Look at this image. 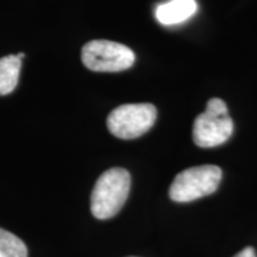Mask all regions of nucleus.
<instances>
[{
  "mask_svg": "<svg viewBox=\"0 0 257 257\" xmlns=\"http://www.w3.org/2000/svg\"><path fill=\"white\" fill-rule=\"evenodd\" d=\"M197 12L196 0H169L156 6L155 16L163 26L180 25L193 18Z\"/></svg>",
  "mask_w": 257,
  "mask_h": 257,
  "instance_id": "423d86ee",
  "label": "nucleus"
},
{
  "mask_svg": "<svg viewBox=\"0 0 257 257\" xmlns=\"http://www.w3.org/2000/svg\"><path fill=\"white\" fill-rule=\"evenodd\" d=\"M22 59L18 55L0 59V96H6L18 87Z\"/></svg>",
  "mask_w": 257,
  "mask_h": 257,
  "instance_id": "0eeeda50",
  "label": "nucleus"
},
{
  "mask_svg": "<svg viewBox=\"0 0 257 257\" xmlns=\"http://www.w3.org/2000/svg\"><path fill=\"white\" fill-rule=\"evenodd\" d=\"M221 176L223 173L219 166L203 165L186 169L175 177L169 189V196L177 203L202 199L217 190Z\"/></svg>",
  "mask_w": 257,
  "mask_h": 257,
  "instance_id": "7ed1b4c3",
  "label": "nucleus"
},
{
  "mask_svg": "<svg viewBox=\"0 0 257 257\" xmlns=\"http://www.w3.org/2000/svg\"><path fill=\"white\" fill-rule=\"evenodd\" d=\"M130 184L132 179L126 169L113 167L106 170L97 179L90 196L93 216L99 220L114 217L127 200Z\"/></svg>",
  "mask_w": 257,
  "mask_h": 257,
  "instance_id": "f257e3e1",
  "label": "nucleus"
},
{
  "mask_svg": "<svg viewBox=\"0 0 257 257\" xmlns=\"http://www.w3.org/2000/svg\"><path fill=\"white\" fill-rule=\"evenodd\" d=\"M0 257H28V247L18 236L0 229Z\"/></svg>",
  "mask_w": 257,
  "mask_h": 257,
  "instance_id": "6e6552de",
  "label": "nucleus"
},
{
  "mask_svg": "<svg viewBox=\"0 0 257 257\" xmlns=\"http://www.w3.org/2000/svg\"><path fill=\"white\" fill-rule=\"evenodd\" d=\"M136 56L130 47L111 40H92L82 49L83 64L92 72L116 73L130 69Z\"/></svg>",
  "mask_w": 257,
  "mask_h": 257,
  "instance_id": "39448f33",
  "label": "nucleus"
},
{
  "mask_svg": "<svg viewBox=\"0 0 257 257\" xmlns=\"http://www.w3.org/2000/svg\"><path fill=\"white\" fill-rule=\"evenodd\" d=\"M233 257H257L256 254V250L253 247H246V248H243L241 251H239L236 256H233Z\"/></svg>",
  "mask_w": 257,
  "mask_h": 257,
  "instance_id": "1a4fd4ad",
  "label": "nucleus"
},
{
  "mask_svg": "<svg viewBox=\"0 0 257 257\" xmlns=\"http://www.w3.org/2000/svg\"><path fill=\"white\" fill-rule=\"evenodd\" d=\"M234 130L226 103L213 97L207 101L206 110L193 123V142L202 149H211L226 143Z\"/></svg>",
  "mask_w": 257,
  "mask_h": 257,
  "instance_id": "f03ea898",
  "label": "nucleus"
},
{
  "mask_svg": "<svg viewBox=\"0 0 257 257\" xmlns=\"http://www.w3.org/2000/svg\"><path fill=\"white\" fill-rule=\"evenodd\" d=\"M156 117L157 110L152 103H127L110 111L107 128L123 140L138 139L153 127Z\"/></svg>",
  "mask_w": 257,
  "mask_h": 257,
  "instance_id": "20e7f679",
  "label": "nucleus"
}]
</instances>
